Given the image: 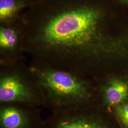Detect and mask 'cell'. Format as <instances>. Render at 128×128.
I'll return each instance as SVG.
<instances>
[{"label":"cell","instance_id":"obj_8","mask_svg":"<svg viewBox=\"0 0 128 128\" xmlns=\"http://www.w3.org/2000/svg\"><path fill=\"white\" fill-rule=\"evenodd\" d=\"M34 0H0V24L11 23L22 17Z\"/></svg>","mask_w":128,"mask_h":128},{"label":"cell","instance_id":"obj_2","mask_svg":"<svg viewBox=\"0 0 128 128\" xmlns=\"http://www.w3.org/2000/svg\"><path fill=\"white\" fill-rule=\"evenodd\" d=\"M28 66L43 94L44 107L52 114L96 102V80L35 59Z\"/></svg>","mask_w":128,"mask_h":128},{"label":"cell","instance_id":"obj_7","mask_svg":"<svg viewBox=\"0 0 128 128\" xmlns=\"http://www.w3.org/2000/svg\"><path fill=\"white\" fill-rule=\"evenodd\" d=\"M40 107L15 103L0 104V128H42Z\"/></svg>","mask_w":128,"mask_h":128},{"label":"cell","instance_id":"obj_10","mask_svg":"<svg viewBox=\"0 0 128 128\" xmlns=\"http://www.w3.org/2000/svg\"><path fill=\"white\" fill-rule=\"evenodd\" d=\"M119 4L128 9V0H116Z\"/></svg>","mask_w":128,"mask_h":128},{"label":"cell","instance_id":"obj_1","mask_svg":"<svg viewBox=\"0 0 128 128\" xmlns=\"http://www.w3.org/2000/svg\"><path fill=\"white\" fill-rule=\"evenodd\" d=\"M22 18L33 59L94 80L128 71V9L116 0H34Z\"/></svg>","mask_w":128,"mask_h":128},{"label":"cell","instance_id":"obj_6","mask_svg":"<svg viewBox=\"0 0 128 128\" xmlns=\"http://www.w3.org/2000/svg\"><path fill=\"white\" fill-rule=\"evenodd\" d=\"M25 24L22 17L16 22L0 24V64L24 61Z\"/></svg>","mask_w":128,"mask_h":128},{"label":"cell","instance_id":"obj_3","mask_svg":"<svg viewBox=\"0 0 128 128\" xmlns=\"http://www.w3.org/2000/svg\"><path fill=\"white\" fill-rule=\"evenodd\" d=\"M41 88L24 61L0 64V104L44 106Z\"/></svg>","mask_w":128,"mask_h":128},{"label":"cell","instance_id":"obj_4","mask_svg":"<svg viewBox=\"0 0 128 128\" xmlns=\"http://www.w3.org/2000/svg\"><path fill=\"white\" fill-rule=\"evenodd\" d=\"M42 128H122L114 114L96 102L52 114Z\"/></svg>","mask_w":128,"mask_h":128},{"label":"cell","instance_id":"obj_9","mask_svg":"<svg viewBox=\"0 0 128 128\" xmlns=\"http://www.w3.org/2000/svg\"><path fill=\"white\" fill-rule=\"evenodd\" d=\"M122 128H128V103L119 105L110 110Z\"/></svg>","mask_w":128,"mask_h":128},{"label":"cell","instance_id":"obj_5","mask_svg":"<svg viewBox=\"0 0 128 128\" xmlns=\"http://www.w3.org/2000/svg\"><path fill=\"white\" fill-rule=\"evenodd\" d=\"M96 81L97 104L110 111L128 103V71L108 74Z\"/></svg>","mask_w":128,"mask_h":128}]
</instances>
